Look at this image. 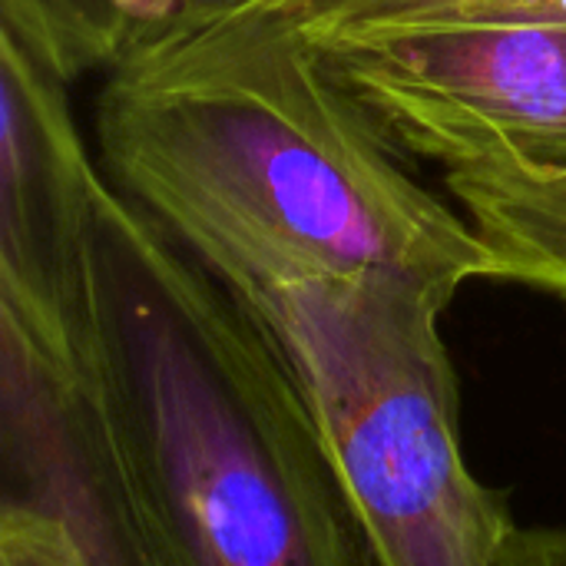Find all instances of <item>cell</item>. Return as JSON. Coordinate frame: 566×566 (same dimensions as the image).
<instances>
[{"instance_id":"cell-6","label":"cell","mask_w":566,"mask_h":566,"mask_svg":"<svg viewBox=\"0 0 566 566\" xmlns=\"http://www.w3.org/2000/svg\"><path fill=\"white\" fill-rule=\"evenodd\" d=\"M156 0H0L3 36L63 86L93 70H113Z\"/></svg>"},{"instance_id":"cell-4","label":"cell","mask_w":566,"mask_h":566,"mask_svg":"<svg viewBox=\"0 0 566 566\" xmlns=\"http://www.w3.org/2000/svg\"><path fill=\"white\" fill-rule=\"evenodd\" d=\"M395 149L566 166V30H464L322 56Z\"/></svg>"},{"instance_id":"cell-8","label":"cell","mask_w":566,"mask_h":566,"mask_svg":"<svg viewBox=\"0 0 566 566\" xmlns=\"http://www.w3.org/2000/svg\"><path fill=\"white\" fill-rule=\"evenodd\" d=\"M252 0H156V17L153 20H166V17H206V13H226V10H239ZM149 20V23H153ZM146 23V27H149Z\"/></svg>"},{"instance_id":"cell-1","label":"cell","mask_w":566,"mask_h":566,"mask_svg":"<svg viewBox=\"0 0 566 566\" xmlns=\"http://www.w3.org/2000/svg\"><path fill=\"white\" fill-rule=\"evenodd\" d=\"M90 199L66 371L143 566H378L255 318L103 172Z\"/></svg>"},{"instance_id":"cell-2","label":"cell","mask_w":566,"mask_h":566,"mask_svg":"<svg viewBox=\"0 0 566 566\" xmlns=\"http://www.w3.org/2000/svg\"><path fill=\"white\" fill-rule=\"evenodd\" d=\"M113 182L255 318L305 398L378 566H497L517 531L461 444L448 298L332 265L163 146L96 123Z\"/></svg>"},{"instance_id":"cell-7","label":"cell","mask_w":566,"mask_h":566,"mask_svg":"<svg viewBox=\"0 0 566 566\" xmlns=\"http://www.w3.org/2000/svg\"><path fill=\"white\" fill-rule=\"evenodd\" d=\"M0 566H90V560L53 517L3 504Z\"/></svg>"},{"instance_id":"cell-3","label":"cell","mask_w":566,"mask_h":566,"mask_svg":"<svg viewBox=\"0 0 566 566\" xmlns=\"http://www.w3.org/2000/svg\"><path fill=\"white\" fill-rule=\"evenodd\" d=\"M106 73L96 123L179 156L312 255L448 302L491 279L471 219L424 189L325 60L272 20H153Z\"/></svg>"},{"instance_id":"cell-5","label":"cell","mask_w":566,"mask_h":566,"mask_svg":"<svg viewBox=\"0 0 566 566\" xmlns=\"http://www.w3.org/2000/svg\"><path fill=\"white\" fill-rule=\"evenodd\" d=\"M239 10L295 33L318 56L464 30H566V0H252Z\"/></svg>"}]
</instances>
